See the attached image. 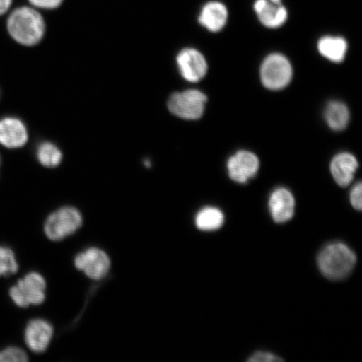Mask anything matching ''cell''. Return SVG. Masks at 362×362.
Listing matches in <instances>:
<instances>
[{
    "label": "cell",
    "mask_w": 362,
    "mask_h": 362,
    "mask_svg": "<svg viewBox=\"0 0 362 362\" xmlns=\"http://www.w3.org/2000/svg\"><path fill=\"white\" fill-rule=\"evenodd\" d=\"M8 30L18 43L31 47L42 40L45 25L42 16L34 8L22 7L11 13Z\"/></svg>",
    "instance_id": "6da1fadb"
},
{
    "label": "cell",
    "mask_w": 362,
    "mask_h": 362,
    "mask_svg": "<svg viewBox=\"0 0 362 362\" xmlns=\"http://www.w3.org/2000/svg\"><path fill=\"white\" fill-rule=\"evenodd\" d=\"M317 262L325 277L330 280H341L354 269L356 255L345 243H332L321 250Z\"/></svg>",
    "instance_id": "7a4b0ae2"
},
{
    "label": "cell",
    "mask_w": 362,
    "mask_h": 362,
    "mask_svg": "<svg viewBox=\"0 0 362 362\" xmlns=\"http://www.w3.org/2000/svg\"><path fill=\"white\" fill-rule=\"evenodd\" d=\"M47 282L42 274L30 273L10 289V297L15 305L21 308L39 305L45 300Z\"/></svg>",
    "instance_id": "3957f363"
},
{
    "label": "cell",
    "mask_w": 362,
    "mask_h": 362,
    "mask_svg": "<svg viewBox=\"0 0 362 362\" xmlns=\"http://www.w3.org/2000/svg\"><path fill=\"white\" fill-rule=\"evenodd\" d=\"M83 216L74 207H63L53 212L45 221V233L52 241H62L78 230Z\"/></svg>",
    "instance_id": "277c9868"
},
{
    "label": "cell",
    "mask_w": 362,
    "mask_h": 362,
    "mask_svg": "<svg viewBox=\"0 0 362 362\" xmlns=\"http://www.w3.org/2000/svg\"><path fill=\"white\" fill-rule=\"evenodd\" d=\"M207 98L201 90H185L172 94L168 101L171 113L185 120L200 119L205 110Z\"/></svg>",
    "instance_id": "5b68a950"
},
{
    "label": "cell",
    "mask_w": 362,
    "mask_h": 362,
    "mask_svg": "<svg viewBox=\"0 0 362 362\" xmlns=\"http://www.w3.org/2000/svg\"><path fill=\"white\" fill-rule=\"evenodd\" d=\"M292 75L291 62L281 54H272L262 62L260 76L266 88L277 90L286 88Z\"/></svg>",
    "instance_id": "8992f818"
},
{
    "label": "cell",
    "mask_w": 362,
    "mask_h": 362,
    "mask_svg": "<svg viewBox=\"0 0 362 362\" xmlns=\"http://www.w3.org/2000/svg\"><path fill=\"white\" fill-rule=\"evenodd\" d=\"M75 266L93 280H100L110 269L111 261L105 252L97 247L88 249L76 257Z\"/></svg>",
    "instance_id": "52a82bcc"
},
{
    "label": "cell",
    "mask_w": 362,
    "mask_h": 362,
    "mask_svg": "<svg viewBox=\"0 0 362 362\" xmlns=\"http://www.w3.org/2000/svg\"><path fill=\"white\" fill-rule=\"evenodd\" d=\"M176 62L180 75L191 83H197L206 74L208 66L206 59L196 49H182L176 57Z\"/></svg>",
    "instance_id": "ba28073f"
},
{
    "label": "cell",
    "mask_w": 362,
    "mask_h": 362,
    "mask_svg": "<svg viewBox=\"0 0 362 362\" xmlns=\"http://www.w3.org/2000/svg\"><path fill=\"white\" fill-rule=\"evenodd\" d=\"M259 169V158L255 153L247 151H238L228 161L230 178L240 184H245L255 177Z\"/></svg>",
    "instance_id": "9c48e42d"
},
{
    "label": "cell",
    "mask_w": 362,
    "mask_h": 362,
    "mask_svg": "<svg viewBox=\"0 0 362 362\" xmlns=\"http://www.w3.org/2000/svg\"><path fill=\"white\" fill-rule=\"evenodd\" d=\"M54 329L47 320H31L25 330V341L30 351L42 353L47 351L53 337Z\"/></svg>",
    "instance_id": "30bf717a"
},
{
    "label": "cell",
    "mask_w": 362,
    "mask_h": 362,
    "mask_svg": "<svg viewBox=\"0 0 362 362\" xmlns=\"http://www.w3.org/2000/svg\"><path fill=\"white\" fill-rule=\"evenodd\" d=\"M269 208L272 218L277 223H286L292 219L296 209V200L286 188H278L271 194Z\"/></svg>",
    "instance_id": "8fae6325"
},
{
    "label": "cell",
    "mask_w": 362,
    "mask_h": 362,
    "mask_svg": "<svg viewBox=\"0 0 362 362\" xmlns=\"http://www.w3.org/2000/svg\"><path fill=\"white\" fill-rule=\"evenodd\" d=\"M28 140L26 127L16 117H6L0 121V144L8 148L24 146Z\"/></svg>",
    "instance_id": "7c38bea8"
},
{
    "label": "cell",
    "mask_w": 362,
    "mask_h": 362,
    "mask_svg": "<svg viewBox=\"0 0 362 362\" xmlns=\"http://www.w3.org/2000/svg\"><path fill=\"white\" fill-rule=\"evenodd\" d=\"M357 168L358 162L356 157L349 153H339L334 157L330 164L333 178L341 187H346L352 182Z\"/></svg>",
    "instance_id": "4fadbf2b"
},
{
    "label": "cell",
    "mask_w": 362,
    "mask_h": 362,
    "mask_svg": "<svg viewBox=\"0 0 362 362\" xmlns=\"http://www.w3.org/2000/svg\"><path fill=\"white\" fill-rule=\"evenodd\" d=\"M255 11L262 24L268 28H278L288 19L287 8L269 0H256Z\"/></svg>",
    "instance_id": "5bb4252c"
},
{
    "label": "cell",
    "mask_w": 362,
    "mask_h": 362,
    "mask_svg": "<svg viewBox=\"0 0 362 362\" xmlns=\"http://www.w3.org/2000/svg\"><path fill=\"white\" fill-rule=\"evenodd\" d=\"M228 18V8L223 4L211 1L204 6L198 21L211 33H218L226 25Z\"/></svg>",
    "instance_id": "9a60e30c"
},
{
    "label": "cell",
    "mask_w": 362,
    "mask_h": 362,
    "mask_svg": "<svg viewBox=\"0 0 362 362\" xmlns=\"http://www.w3.org/2000/svg\"><path fill=\"white\" fill-rule=\"evenodd\" d=\"M347 47L346 40L338 36H325L318 43L321 55L334 62H341L345 59Z\"/></svg>",
    "instance_id": "2e32d148"
},
{
    "label": "cell",
    "mask_w": 362,
    "mask_h": 362,
    "mask_svg": "<svg viewBox=\"0 0 362 362\" xmlns=\"http://www.w3.org/2000/svg\"><path fill=\"white\" fill-rule=\"evenodd\" d=\"M324 115L328 126L334 131L345 129L349 123L350 112L346 104L342 102L328 103Z\"/></svg>",
    "instance_id": "e0dca14e"
},
{
    "label": "cell",
    "mask_w": 362,
    "mask_h": 362,
    "mask_svg": "<svg viewBox=\"0 0 362 362\" xmlns=\"http://www.w3.org/2000/svg\"><path fill=\"white\" fill-rule=\"evenodd\" d=\"M224 221L223 212L214 206L202 208L194 218L197 228L202 232H212V230L220 229Z\"/></svg>",
    "instance_id": "ac0fdd59"
},
{
    "label": "cell",
    "mask_w": 362,
    "mask_h": 362,
    "mask_svg": "<svg viewBox=\"0 0 362 362\" xmlns=\"http://www.w3.org/2000/svg\"><path fill=\"white\" fill-rule=\"evenodd\" d=\"M37 158L43 166L54 168L61 164L62 153L55 144L44 142L38 147Z\"/></svg>",
    "instance_id": "d6986e66"
},
{
    "label": "cell",
    "mask_w": 362,
    "mask_h": 362,
    "mask_svg": "<svg viewBox=\"0 0 362 362\" xmlns=\"http://www.w3.org/2000/svg\"><path fill=\"white\" fill-rule=\"evenodd\" d=\"M19 265L11 248L0 245V277H8L17 273Z\"/></svg>",
    "instance_id": "ffe728a7"
},
{
    "label": "cell",
    "mask_w": 362,
    "mask_h": 362,
    "mask_svg": "<svg viewBox=\"0 0 362 362\" xmlns=\"http://www.w3.org/2000/svg\"><path fill=\"white\" fill-rule=\"evenodd\" d=\"M27 361H28V356L19 347H7L0 351V362H25Z\"/></svg>",
    "instance_id": "44dd1931"
},
{
    "label": "cell",
    "mask_w": 362,
    "mask_h": 362,
    "mask_svg": "<svg viewBox=\"0 0 362 362\" xmlns=\"http://www.w3.org/2000/svg\"><path fill=\"white\" fill-rule=\"evenodd\" d=\"M283 361L280 357L266 351H257L247 360L249 362H278Z\"/></svg>",
    "instance_id": "7402d4cb"
},
{
    "label": "cell",
    "mask_w": 362,
    "mask_h": 362,
    "mask_svg": "<svg viewBox=\"0 0 362 362\" xmlns=\"http://www.w3.org/2000/svg\"><path fill=\"white\" fill-rule=\"evenodd\" d=\"M362 187L361 183H357L354 187L352 188L350 193V201L351 206L354 209L361 211L362 208Z\"/></svg>",
    "instance_id": "603a6c76"
},
{
    "label": "cell",
    "mask_w": 362,
    "mask_h": 362,
    "mask_svg": "<svg viewBox=\"0 0 362 362\" xmlns=\"http://www.w3.org/2000/svg\"><path fill=\"white\" fill-rule=\"evenodd\" d=\"M29 1L35 7L51 10L60 6L62 0H29Z\"/></svg>",
    "instance_id": "cb8c5ba5"
},
{
    "label": "cell",
    "mask_w": 362,
    "mask_h": 362,
    "mask_svg": "<svg viewBox=\"0 0 362 362\" xmlns=\"http://www.w3.org/2000/svg\"><path fill=\"white\" fill-rule=\"evenodd\" d=\"M12 0H0V16L4 15L11 6Z\"/></svg>",
    "instance_id": "d4e9b609"
},
{
    "label": "cell",
    "mask_w": 362,
    "mask_h": 362,
    "mask_svg": "<svg viewBox=\"0 0 362 362\" xmlns=\"http://www.w3.org/2000/svg\"><path fill=\"white\" fill-rule=\"evenodd\" d=\"M269 1L277 4H282V0H269Z\"/></svg>",
    "instance_id": "484cf974"
}]
</instances>
